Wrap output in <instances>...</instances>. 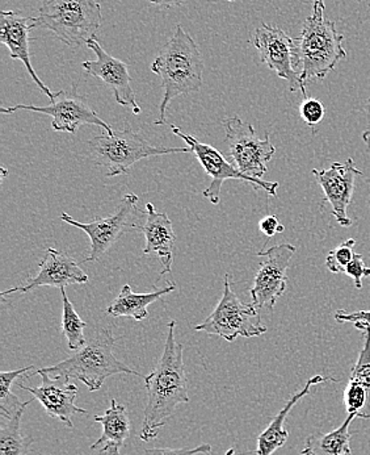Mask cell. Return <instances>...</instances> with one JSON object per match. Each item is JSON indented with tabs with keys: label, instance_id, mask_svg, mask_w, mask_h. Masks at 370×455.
Returning <instances> with one entry per match:
<instances>
[{
	"label": "cell",
	"instance_id": "6da1fadb",
	"mask_svg": "<svg viewBox=\"0 0 370 455\" xmlns=\"http://www.w3.org/2000/svg\"><path fill=\"white\" fill-rule=\"evenodd\" d=\"M177 322L169 323L163 353L158 364L145 377L147 390V404L145 407L141 440L145 443L155 440L159 430L166 427L180 404L189 403L188 378L183 361L182 344L175 337Z\"/></svg>",
	"mask_w": 370,
	"mask_h": 455
},
{
	"label": "cell",
	"instance_id": "7a4b0ae2",
	"mask_svg": "<svg viewBox=\"0 0 370 455\" xmlns=\"http://www.w3.org/2000/svg\"><path fill=\"white\" fill-rule=\"evenodd\" d=\"M153 73L161 76L163 98L159 106L156 125L166 124L169 104L180 95L201 90L204 60L196 41L177 24L172 37L164 44L152 65Z\"/></svg>",
	"mask_w": 370,
	"mask_h": 455
},
{
	"label": "cell",
	"instance_id": "3957f363",
	"mask_svg": "<svg viewBox=\"0 0 370 455\" xmlns=\"http://www.w3.org/2000/svg\"><path fill=\"white\" fill-rule=\"evenodd\" d=\"M114 345L116 339L111 329H98L82 349L76 350L75 355L53 366L35 370V375L45 372L53 379L66 383L73 379L81 380L91 392L100 390L108 378L117 374L137 375L145 379L144 375L116 357Z\"/></svg>",
	"mask_w": 370,
	"mask_h": 455
},
{
	"label": "cell",
	"instance_id": "277c9868",
	"mask_svg": "<svg viewBox=\"0 0 370 455\" xmlns=\"http://www.w3.org/2000/svg\"><path fill=\"white\" fill-rule=\"evenodd\" d=\"M342 38L335 21L326 18L325 8H312L300 37L295 38V70L305 86L311 79H325L339 61L347 59Z\"/></svg>",
	"mask_w": 370,
	"mask_h": 455
},
{
	"label": "cell",
	"instance_id": "5b68a950",
	"mask_svg": "<svg viewBox=\"0 0 370 455\" xmlns=\"http://www.w3.org/2000/svg\"><path fill=\"white\" fill-rule=\"evenodd\" d=\"M89 148L95 164L106 167V177L129 174L131 167L145 158L191 153L188 147H154L142 134L134 131L129 123L123 124L122 130L93 137L89 141Z\"/></svg>",
	"mask_w": 370,
	"mask_h": 455
},
{
	"label": "cell",
	"instance_id": "8992f818",
	"mask_svg": "<svg viewBox=\"0 0 370 455\" xmlns=\"http://www.w3.org/2000/svg\"><path fill=\"white\" fill-rule=\"evenodd\" d=\"M101 23V5L96 0H46L37 16V28L49 29L70 48L87 45Z\"/></svg>",
	"mask_w": 370,
	"mask_h": 455
},
{
	"label": "cell",
	"instance_id": "52a82bcc",
	"mask_svg": "<svg viewBox=\"0 0 370 455\" xmlns=\"http://www.w3.org/2000/svg\"><path fill=\"white\" fill-rule=\"evenodd\" d=\"M194 331L218 336L227 342H234L238 337L246 339L262 336L267 331L263 324L260 311L254 304H246L235 295L230 283L229 274H224V295L209 317L194 326Z\"/></svg>",
	"mask_w": 370,
	"mask_h": 455
},
{
	"label": "cell",
	"instance_id": "ba28073f",
	"mask_svg": "<svg viewBox=\"0 0 370 455\" xmlns=\"http://www.w3.org/2000/svg\"><path fill=\"white\" fill-rule=\"evenodd\" d=\"M226 132V144L232 164L242 174L263 180L268 172L267 164L276 153L270 133L259 139L254 125L238 116L226 117L222 122Z\"/></svg>",
	"mask_w": 370,
	"mask_h": 455
},
{
	"label": "cell",
	"instance_id": "9c48e42d",
	"mask_svg": "<svg viewBox=\"0 0 370 455\" xmlns=\"http://www.w3.org/2000/svg\"><path fill=\"white\" fill-rule=\"evenodd\" d=\"M138 202L139 199L136 194H126L120 200L116 211L112 215L95 219L91 223H81V221L74 220V218L67 213H62L59 218L62 221L79 228L89 235L91 248H90L89 257L84 259V262H95V260L100 259L128 230L139 229L141 224L137 221L144 218V213L141 218H137V215H141L142 212L137 208Z\"/></svg>",
	"mask_w": 370,
	"mask_h": 455
},
{
	"label": "cell",
	"instance_id": "30bf717a",
	"mask_svg": "<svg viewBox=\"0 0 370 455\" xmlns=\"http://www.w3.org/2000/svg\"><path fill=\"white\" fill-rule=\"evenodd\" d=\"M0 111L3 114H13L18 111H32L38 114L48 115L53 119L51 128L56 132H67V133H76V131L82 125H98V127L106 130V133H114L111 125L104 122L98 112L90 106L89 101L82 97L78 92V86L73 84L71 89L62 90V92L54 94L51 99V104L45 107L26 106V104H18V106L3 107Z\"/></svg>",
	"mask_w": 370,
	"mask_h": 455
},
{
	"label": "cell",
	"instance_id": "8fae6325",
	"mask_svg": "<svg viewBox=\"0 0 370 455\" xmlns=\"http://www.w3.org/2000/svg\"><path fill=\"white\" fill-rule=\"evenodd\" d=\"M172 133L182 139L188 145L191 153H193L200 164L204 167L205 172L212 177L209 188L204 190L202 196L210 200L213 204H218L221 200L222 186L226 180H245L251 183L255 190H264L268 196H278V182H267V180H257V178L248 177L242 174L234 164L229 163L221 152L210 145L199 141L196 137L189 136L185 133L177 125H171Z\"/></svg>",
	"mask_w": 370,
	"mask_h": 455
},
{
	"label": "cell",
	"instance_id": "7c38bea8",
	"mask_svg": "<svg viewBox=\"0 0 370 455\" xmlns=\"http://www.w3.org/2000/svg\"><path fill=\"white\" fill-rule=\"evenodd\" d=\"M295 251L292 243H279L256 254L262 260L249 293L252 304L259 311L267 308L272 312L276 301L287 291V271Z\"/></svg>",
	"mask_w": 370,
	"mask_h": 455
},
{
	"label": "cell",
	"instance_id": "4fadbf2b",
	"mask_svg": "<svg viewBox=\"0 0 370 455\" xmlns=\"http://www.w3.org/2000/svg\"><path fill=\"white\" fill-rule=\"evenodd\" d=\"M251 44L259 52L260 61L287 81L290 92H303L306 98V86L295 70V38L279 27L263 24L255 31Z\"/></svg>",
	"mask_w": 370,
	"mask_h": 455
},
{
	"label": "cell",
	"instance_id": "5bb4252c",
	"mask_svg": "<svg viewBox=\"0 0 370 455\" xmlns=\"http://www.w3.org/2000/svg\"><path fill=\"white\" fill-rule=\"evenodd\" d=\"M89 49L95 53L96 59L82 64L84 73L101 79L114 92V100L120 106L130 107L133 114H141V107L137 103L136 92L131 87V76H129L128 65L122 60L114 59L106 53V49L98 40L91 38L87 43Z\"/></svg>",
	"mask_w": 370,
	"mask_h": 455
},
{
	"label": "cell",
	"instance_id": "9a60e30c",
	"mask_svg": "<svg viewBox=\"0 0 370 455\" xmlns=\"http://www.w3.org/2000/svg\"><path fill=\"white\" fill-rule=\"evenodd\" d=\"M87 282H89V275L82 270L81 266L73 257L57 249L49 248L43 259L38 263V273L35 276L29 278L23 286L5 290L0 293V296L5 298L12 293L31 292L43 286L63 290L73 284H86Z\"/></svg>",
	"mask_w": 370,
	"mask_h": 455
},
{
	"label": "cell",
	"instance_id": "2e32d148",
	"mask_svg": "<svg viewBox=\"0 0 370 455\" xmlns=\"http://www.w3.org/2000/svg\"><path fill=\"white\" fill-rule=\"evenodd\" d=\"M317 182L325 193L326 202L333 207L334 218L339 226L350 227L352 220L348 218L347 210L352 202L353 191H355V180L363 172L355 166L352 158H348L345 163H334L331 167L325 170H312Z\"/></svg>",
	"mask_w": 370,
	"mask_h": 455
},
{
	"label": "cell",
	"instance_id": "e0dca14e",
	"mask_svg": "<svg viewBox=\"0 0 370 455\" xmlns=\"http://www.w3.org/2000/svg\"><path fill=\"white\" fill-rule=\"evenodd\" d=\"M35 28H37V18H28L19 11H3L0 13V43L10 49L11 59L23 62L38 89L51 99L53 92L41 81L32 65L29 33Z\"/></svg>",
	"mask_w": 370,
	"mask_h": 455
},
{
	"label": "cell",
	"instance_id": "ac0fdd59",
	"mask_svg": "<svg viewBox=\"0 0 370 455\" xmlns=\"http://www.w3.org/2000/svg\"><path fill=\"white\" fill-rule=\"evenodd\" d=\"M38 375L43 378V383L37 387H28L21 380L19 382V387L32 394V396L37 399L41 405L45 408L46 413L51 418L57 419L63 425H66L68 429H73L74 424L71 420L73 416L76 413H82V415L87 413L86 410L79 408L75 404L78 387L73 383L53 379L45 372H40Z\"/></svg>",
	"mask_w": 370,
	"mask_h": 455
},
{
	"label": "cell",
	"instance_id": "d6986e66",
	"mask_svg": "<svg viewBox=\"0 0 370 455\" xmlns=\"http://www.w3.org/2000/svg\"><path fill=\"white\" fill-rule=\"evenodd\" d=\"M145 223L141 224L138 230L145 235L144 254H156L161 259V275L171 273L172 263H174L175 243L177 235L166 213L155 210L153 203H147L146 210L144 211Z\"/></svg>",
	"mask_w": 370,
	"mask_h": 455
},
{
	"label": "cell",
	"instance_id": "ffe728a7",
	"mask_svg": "<svg viewBox=\"0 0 370 455\" xmlns=\"http://www.w3.org/2000/svg\"><path fill=\"white\" fill-rule=\"evenodd\" d=\"M328 382L336 383L338 380L330 377L325 378L322 377V375H315V377L308 380V383H306L303 390L293 395V396L287 400L284 408L276 415V418L260 433L259 437H257L256 451H255V453H256V455H272L276 453L279 449H281L282 446L287 443V438H289V433L285 429V420H287L290 411L293 410V407H295L301 399L308 396L314 386Z\"/></svg>",
	"mask_w": 370,
	"mask_h": 455
},
{
	"label": "cell",
	"instance_id": "44dd1931",
	"mask_svg": "<svg viewBox=\"0 0 370 455\" xmlns=\"http://www.w3.org/2000/svg\"><path fill=\"white\" fill-rule=\"evenodd\" d=\"M177 290L175 284H167L163 289H155L153 292L136 293L130 286L125 284L114 303L106 308V315L112 317H131L136 322H144L149 317L150 304L155 303L167 293Z\"/></svg>",
	"mask_w": 370,
	"mask_h": 455
},
{
	"label": "cell",
	"instance_id": "7402d4cb",
	"mask_svg": "<svg viewBox=\"0 0 370 455\" xmlns=\"http://www.w3.org/2000/svg\"><path fill=\"white\" fill-rule=\"evenodd\" d=\"M96 423L101 424L103 432L100 437L92 443L91 449L98 451L101 446L114 445L122 449L130 435V419L125 405L120 404L116 399L111 400V407L104 415H96L93 418Z\"/></svg>",
	"mask_w": 370,
	"mask_h": 455
},
{
	"label": "cell",
	"instance_id": "603a6c76",
	"mask_svg": "<svg viewBox=\"0 0 370 455\" xmlns=\"http://www.w3.org/2000/svg\"><path fill=\"white\" fill-rule=\"evenodd\" d=\"M355 415H348L344 423L330 433H314L306 438L303 455H352L350 451V424Z\"/></svg>",
	"mask_w": 370,
	"mask_h": 455
},
{
	"label": "cell",
	"instance_id": "cb8c5ba5",
	"mask_svg": "<svg viewBox=\"0 0 370 455\" xmlns=\"http://www.w3.org/2000/svg\"><path fill=\"white\" fill-rule=\"evenodd\" d=\"M24 411L16 413L13 418H2L0 425V455H27L33 443L31 437L21 433V418Z\"/></svg>",
	"mask_w": 370,
	"mask_h": 455
},
{
	"label": "cell",
	"instance_id": "d4e9b609",
	"mask_svg": "<svg viewBox=\"0 0 370 455\" xmlns=\"http://www.w3.org/2000/svg\"><path fill=\"white\" fill-rule=\"evenodd\" d=\"M35 366L24 367V369L12 370V371L0 372V413L2 418H13L21 410H26L31 400L21 402L12 392V385L18 378L27 375V372L33 371Z\"/></svg>",
	"mask_w": 370,
	"mask_h": 455
},
{
	"label": "cell",
	"instance_id": "484cf974",
	"mask_svg": "<svg viewBox=\"0 0 370 455\" xmlns=\"http://www.w3.org/2000/svg\"><path fill=\"white\" fill-rule=\"evenodd\" d=\"M59 291H61L62 296V333L65 334L66 339H67L68 349L76 352L86 345L87 339L84 336V329H86L87 324L74 308L65 289L59 290Z\"/></svg>",
	"mask_w": 370,
	"mask_h": 455
},
{
	"label": "cell",
	"instance_id": "4316f807",
	"mask_svg": "<svg viewBox=\"0 0 370 455\" xmlns=\"http://www.w3.org/2000/svg\"><path fill=\"white\" fill-rule=\"evenodd\" d=\"M363 349L358 353V361L350 371V380L363 386L368 392L369 404L366 411V420L370 419V331H364Z\"/></svg>",
	"mask_w": 370,
	"mask_h": 455
},
{
	"label": "cell",
	"instance_id": "83f0119b",
	"mask_svg": "<svg viewBox=\"0 0 370 455\" xmlns=\"http://www.w3.org/2000/svg\"><path fill=\"white\" fill-rule=\"evenodd\" d=\"M342 400H344L347 415H355L356 419L366 420L369 397L368 392H366L363 386L350 380L347 387H345L344 394H342Z\"/></svg>",
	"mask_w": 370,
	"mask_h": 455
},
{
	"label": "cell",
	"instance_id": "f1b7e54d",
	"mask_svg": "<svg viewBox=\"0 0 370 455\" xmlns=\"http://www.w3.org/2000/svg\"><path fill=\"white\" fill-rule=\"evenodd\" d=\"M356 245V240L350 238L340 243L335 249L330 251L326 257V266L328 270L334 274L345 273V268L350 265V260L353 259V246Z\"/></svg>",
	"mask_w": 370,
	"mask_h": 455
},
{
	"label": "cell",
	"instance_id": "f546056e",
	"mask_svg": "<svg viewBox=\"0 0 370 455\" xmlns=\"http://www.w3.org/2000/svg\"><path fill=\"white\" fill-rule=\"evenodd\" d=\"M298 111H300L301 119H303L309 127H315V125L319 124L323 117H325L326 112L325 106H323L319 99L308 97L303 99Z\"/></svg>",
	"mask_w": 370,
	"mask_h": 455
},
{
	"label": "cell",
	"instance_id": "4dcf8cb0",
	"mask_svg": "<svg viewBox=\"0 0 370 455\" xmlns=\"http://www.w3.org/2000/svg\"><path fill=\"white\" fill-rule=\"evenodd\" d=\"M335 320L340 324L352 323L355 328L363 331V333L364 331H370V311L347 312L344 309H340V311H336Z\"/></svg>",
	"mask_w": 370,
	"mask_h": 455
},
{
	"label": "cell",
	"instance_id": "1f68e13d",
	"mask_svg": "<svg viewBox=\"0 0 370 455\" xmlns=\"http://www.w3.org/2000/svg\"><path fill=\"white\" fill-rule=\"evenodd\" d=\"M345 274L353 279L356 289L361 290L363 289V279L366 276H370V268L366 267V263H364L363 256L355 253L353 259L345 268Z\"/></svg>",
	"mask_w": 370,
	"mask_h": 455
},
{
	"label": "cell",
	"instance_id": "d6a6232c",
	"mask_svg": "<svg viewBox=\"0 0 370 455\" xmlns=\"http://www.w3.org/2000/svg\"><path fill=\"white\" fill-rule=\"evenodd\" d=\"M199 454H212V445L209 443H202L197 448H182V449H147L145 451V455H199Z\"/></svg>",
	"mask_w": 370,
	"mask_h": 455
},
{
	"label": "cell",
	"instance_id": "836d02e7",
	"mask_svg": "<svg viewBox=\"0 0 370 455\" xmlns=\"http://www.w3.org/2000/svg\"><path fill=\"white\" fill-rule=\"evenodd\" d=\"M259 228L260 232L267 235L268 238H272L273 235L285 230V228L279 223V219L276 216H265V218H263L260 220Z\"/></svg>",
	"mask_w": 370,
	"mask_h": 455
},
{
	"label": "cell",
	"instance_id": "e575fe53",
	"mask_svg": "<svg viewBox=\"0 0 370 455\" xmlns=\"http://www.w3.org/2000/svg\"><path fill=\"white\" fill-rule=\"evenodd\" d=\"M185 2L186 0H150V3H153V4L164 8L180 7V5L185 4Z\"/></svg>",
	"mask_w": 370,
	"mask_h": 455
},
{
	"label": "cell",
	"instance_id": "d590c367",
	"mask_svg": "<svg viewBox=\"0 0 370 455\" xmlns=\"http://www.w3.org/2000/svg\"><path fill=\"white\" fill-rule=\"evenodd\" d=\"M366 119H368V125L363 133V141L366 142V147L370 148V97L368 103H366Z\"/></svg>",
	"mask_w": 370,
	"mask_h": 455
},
{
	"label": "cell",
	"instance_id": "8d00e7d4",
	"mask_svg": "<svg viewBox=\"0 0 370 455\" xmlns=\"http://www.w3.org/2000/svg\"><path fill=\"white\" fill-rule=\"evenodd\" d=\"M106 446H108L109 453H111V455H122V453H120V448H117V446H114V445H106Z\"/></svg>",
	"mask_w": 370,
	"mask_h": 455
},
{
	"label": "cell",
	"instance_id": "74e56055",
	"mask_svg": "<svg viewBox=\"0 0 370 455\" xmlns=\"http://www.w3.org/2000/svg\"><path fill=\"white\" fill-rule=\"evenodd\" d=\"M312 8H325V0H314Z\"/></svg>",
	"mask_w": 370,
	"mask_h": 455
},
{
	"label": "cell",
	"instance_id": "f35d334b",
	"mask_svg": "<svg viewBox=\"0 0 370 455\" xmlns=\"http://www.w3.org/2000/svg\"><path fill=\"white\" fill-rule=\"evenodd\" d=\"M98 455H111V453H109L108 446H104V448L101 449V451H98Z\"/></svg>",
	"mask_w": 370,
	"mask_h": 455
},
{
	"label": "cell",
	"instance_id": "ab89813d",
	"mask_svg": "<svg viewBox=\"0 0 370 455\" xmlns=\"http://www.w3.org/2000/svg\"><path fill=\"white\" fill-rule=\"evenodd\" d=\"M224 455H235V449L234 448L229 449V451H227V453Z\"/></svg>",
	"mask_w": 370,
	"mask_h": 455
},
{
	"label": "cell",
	"instance_id": "60d3db41",
	"mask_svg": "<svg viewBox=\"0 0 370 455\" xmlns=\"http://www.w3.org/2000/svg\"><path fill=\"white\" fill-rule=\"evenodd\" d=\"M227 2H235V0H227Z\"/></svg>",
	"mask_w": 370,
	"mask_h": 455
},
{
	"label": "cell",
	"instance_id": "b9f144b4",
	"mask_svg": "<svg viewBox=\"0 0 370 455\" xmlns=\"http://www.w3.org/2000/svg\"><path fill=\"white\" fill-rule=\"evenodd\" d=\"M360 2H361V0H360Z\"/></svg>",
	"mask_w": 370,
	"mask_h": 455
}]
</instances>
